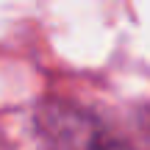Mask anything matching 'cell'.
Listing matches in <instances>:
<instances>
[{
    "mask_svg": "<svg viewBox=\"0 0 150 150\" xmlns=\"http://www.w3.org/2000/svg\"><path fill=\"white\" fill-rule=\"evenodd\" d=\"M36 131L47 150H131L95 114L70 103H45L36 114Z\"/></svg>",
    "mask_w": 150,
    "mask_h": 150,
    "instance_id": "obj_1",
    "label": "cell"
},
{
    "mask_svg": "<svg viewBox=\"0 0 150 150\" xmlns=\"http://www.w3.org/2000/svg\"><path fill=\"white\" fill-rule=\"evenodd\" d=\"M145 139H147V145H150V114L145 117Z\"/></svg>",
    "mask_w": 150,
    "mask_h": 150,
    "instance_id": "obj_2",
    "label": "cell"
}]
</instances>
